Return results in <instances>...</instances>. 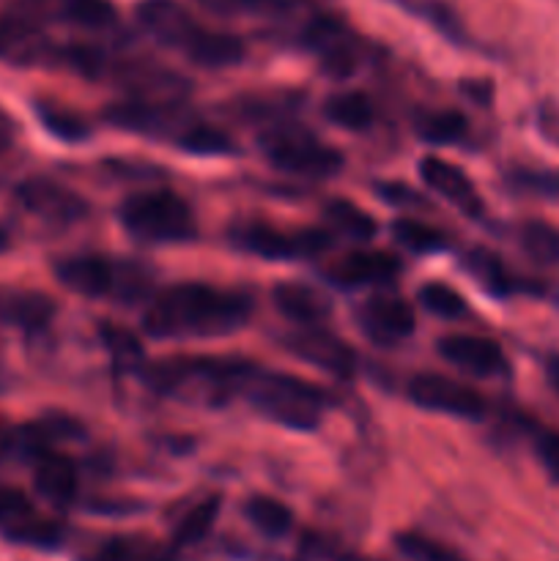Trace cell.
Listing matches in <instances>:
<instances>
[{
  "label": "cell",
  "mask_w": 559,
  "mask_h": 561,
  "mask_svg": "<svg viewBox=\"0 0 559 561\" xmlns=\"http://www.w3.org/2000/svg\"><path fill=\"white\" fill-rule=\"evenodd\" d=\"M252 299L241 290L179 283L159 290L142 312V332L157 340L225 337L250 321Z\"/></svg>",
  "instance_id": "6da1fadb"
},
{
  "label": "cell",
  "mask_w": 559,
  "mask_h": 561,
  "mask_svg": "<svg viewBox=\"0 0 559 561\" xmlns=\"http://www.w3.org/2000/svg\"><path fill=\"white\" fill-rule=\"evenodd\" d=\"M255 370L258 367L252 362L228 359V356H170V359L146 362L140 376L153 392L164 398L223 405L233 394H244V387Z\"/></svg>",
  "instance_id": "7a4b0ae2"
},
{
  "label": "cell",
  "mask_w": 559,
  "mask_h": 561,
  "mask_svg": "<svg viewBox=\"0 0 559 561\" xmlns=\"http://www.w3.org/2000/svg\"><path fill=\"white\" fill-rule=\"evenodd\" d=\"M55 277L60 285L80 296L91 299H118L140 301L151 288V274L135 261H118V257L99 255V252H82V255H66L55 263Z\"/></svg>",
  "instance_id": "3957f363"
},
{
  "label": "cell",
  "mask_w": 559,
  "mask_h": 561,
  "mask_svg": "<svg viewBox=\"0 0 559 561\" xmlns=\"http://www.w3.org/2000/svg\"><path fill=\"white\" fill-rule=\"evenodd\" d=\"M244 398L255 405L258 414L290 431H316L327 409V398L316 383L261 367L244 387Z\"/></svg>",
  "instance_id": "277c9868"
},
{
  "label": "cell",
  "mask_w": 559,
  "mask_h": 561,
  "mask_svg": "<svg viewBox=\"0 0 559 561\" xmlns=\"http://www.w3.org/2000/svg\"><path fill=\"white\" fill-rule=\"evenodd\" d=\"M118 219L126 233L146 244H184L197 233L190 203L170 190L135 192L118 206Z\"/></svg>",
  "instance_id": "5b68a950"
},
{
  "label": "cell",
  "mask_w": 559,
  "mask_h": 561,
  "mask_svg": "<svg viewBox=\"0 0 559 561\" xmlns=\"http://www.w3.org/2000/svg\"><path fill=\"white\" fill-rule=\"evenodd\" d=\"M263 157L274 170L288 175H305V179H329L343 168V157L338 148L318 140L312 131L296 124H277L261 131L258 137Z\"/></svg>",
  "instance_id": "8992f818"
},
{
  "label": "cell",
  "mask_w": 559,
  "mask_h": 561,
  "mask_svg": "<svg viewBox=\"0 0 559 561\" xmlns=\"http://www.w3.org/2000/svg\"><path fill=\"white\" fill-rule=\"evenodd\" d=\"M230 241L250 255L266 257V261H299V257H316L332 247V233L318 228H274L261 219H244L230 228Z\"/></svg>",
  "instance_id": "52a82bcc"
},
{
  "label": "cell",
  "mask_w": 559,
  "mask_h": 561,
  "mask_svg": "<svg viewBox=\"0 0 559 561\" xmlns=\"http://www.w3.org/2000/svg\"><path fill=\"white\" fill-rule=\"evenodd\" d=\"M104 118L124 131L153 137V140H173L184 135L186 126L195 121V115L184 113L173 102H157V99H126L115 102L104 110Z\"/></svg>",
  "instance_id": "ba28073f"
},
{
  "label": "cell",
  "mask_w": 559,
  "mask_h": 561,
  "mask_svg": "<svg viewBox=\"0 0 559 561\" xmlns=\"http://www.w3.org/2000/svg\"><path fill=\"white\" fill-rule=\"evenodd\" d=\"M409 398L420 409L458 416V420H482L486 414V400L480 392L436 373H420L411 378Z\"/></svg>",
  "instance_id": "9c48e42d"
},
{
  "label": "cell",
  "mask_w": 559,
  "mask_h": 561,
  "mask_svg": "<svg viewBox=\"0 0 559 561\" xmlns=\"http://www.w3.org/2000/svg\"><path fill=\"white\" fill-rule=\"evenodd\" d=\"M283 345L288 354L318 370L329 373L334 378H354L356 373V354L349 343L334 337L332 332L321 327H299L296 332L285 334Z\"/></svg>",
  "instance_id": "30bf717a"
},
{
  "label": "cell",
  "mask_w": 559,
  "mask_h": 561,
  "mask_svg": "<svg viewBox=\"0 0 559 561\" xmlns=\"http://www.w3.org/2000/svg\"><path fill=\"white\" fill-rule=\"evenodd\" d=\"M301 42H305L307 49L318 55L321 69L329 77H334V80L351 77L356 66H360V47H356L354 36L334 16H316V20L307 22Z\"/></svg>",
  "instance_id": "8fae6325"
},
{
  "label": "cell",
  "mask_w": 559,
  "mask_h": 561,
  "mask_svg": "<svg viewBox=\"0 0 559 561\" xmlns=\"http://www.w3.org/2000/svg\"><path fill=\"white\" fill-rule=\"evenodd\" d=\"M16 203L33 217L53 225H75L85 219L88 203L69 186L53 179H25L16 186Z\"/></svg>",
  "instance_id": "7c38bea8"
},
{
  "label": "cell",
  "mask_w": 559,
  "mask_h": 561,
  "mask_svg": "<svg viewBox=\"0 0 559 561\" xmlns=\"http://www.w3.org/2000/svg\"><path fill=\"white\" fill-rule=\"evenodd\" d=\"M356 323L370 343L392 348L414 334V310L400 296H373L356 310Z\"/></svg>",
  "instance_id": "4fadbf2b"
},
{
  "label": "cell",
  "mask_w": 559,
  "mask_h": 561,
  "mask_svg": "<svg viewBox=\"0 0 559 561\" xmlns=\"http://www.w3.org/2000/svg\"><path fill=\"white\" fill-rule=\"evenodd\" d=\"M403 272V263L392 255V252L381 250H356L349 252L345 257H340L338 263L323 272V277L329 279V285L334 288H367V285H387L395 283Z\"/></svg>",
  "instance_id": "5bb4252c"
},
{
  "label": "cell",
  "mask_w": 559,
  "mask_h": 561,
  "mask_svg": "<svg viewBox=\"0 0 559 561\" xmlns=\"http://www.w3.org/2000/svg\"><path fill=\"white\" fill-rule=\"evenodd\" d=\"M135 11L140 25L146 27L159 44L181 49V53H186L192 38L201 31V25L192 20V14L179 3V0H140Z\"/></svg>",
  "instance_id": "9a60e30c"
},
{
  "label": "cell",
  "mask_w": 559,
  "mask_h": 561,
  "mask_svg": "<svg viewBox=\"0 0 559 561\" xmlns=\"http://www.w3.org/2000/svg\"><path fill=\"white\" fill-rule=\"evenodd\" d=\"M438 354L458 370L480 378L502 376L507 370V359L499 343L477 334H447L438 340Z\"/></svg>",
  "instance_id": "2e32d148"
},
{
  "label": "cell",
  "mask_w": 559,
  "mask_h": 561,
  "mask_svg": "<svg viewBox=\"0 0 559 561\" xmlns=\"http://www.w3.org/2000/svg\"><path fill=\"white\" fill-rule=\"evenodd\" d=\"M420 175L427 184V190L436 192L442 201H447L449 206L464 211L466 217L477 219L482 214V197L477 195L475 184H471L469 175L460 168H455V164L444 162L438 157H425L420 162Z\"/></svg>",
  "instance_id": "e0dca14e"
},
{
  "label": "cell",
  "mask_w": 559,
  "mask_h": 561,
  "mask_svg": "<svg viewBox=\"0 0 559 561\" xmlns=\"http://www.w3.org/2000/svg\"><path fill=\"white\" fill-rule=\"evenodd\" d=\"M58 307L42 290L0 285V323L22 329V332H42L49 327Z\"/></svg>",
  "instance_id": "ac0fdd59"
},
{
  "label": "cell",
  "mask_w": 559,
  "mask_h": 561,
  "mask_svg": "<svg viewBox=\"0 0 559 561\" xmlns=\"http://www.w3.org/2000/svg\"><path fill=\"white\" fill-rule=\"evenodd\" d=\"M33 485L55 507H69L77 496V466L64 453L44 449L33 458Z\"/></svg>",
  "instance_id": "d6986e66"
},
{
  "label": "cell",
  "mask_w": 559,
  "mask_h": 561,
  "mask_svg": "<svg viewBox=\"0 0 559 561\" xmlns=\"http://www.w3.org/2000/svg\"><path fill=\"white\" fill-rule=\"evenodd\" d=\"M272 301L280 316L288 318L296 327H318L329 316V301L316 288L301 283L274 285Z\"/></svg>",
  "instance_id": "ffe728a7"
},
{
  "label": "cell",
  "mask_w": 559,
  "mask_h": 561,
  "mask_svg": "<svg viewBox=\"0 0 559 561\" xmlns=\"http://www.w3.org/2000/svg\"><path fill=\"white\" fill-rule=\"evenodd\" d=\"M184 55L192 64L203 66V69H225V66H236L244 58V42L239 36H233V33H219L201 27Z\"/></svg>",
  "instance_id": "44dd1931"
},
{
  "label": "cell",
  "mask_w": 559,
  "mask_h": 561,
  "mask_svg": "<svg viewBox=\"0 0 559 561\" xmlns=\"http://www.w3.org/2000/svg\"><path fill=\"white\" fill-rule=\"evenodd\" d=\"M464 268L491 296H502V299H504V296L521 294V290L529 288V285H524V279L515 277V274L510 272V268L504 266V263L499 261L497 255H493V252L480 250V247H477V250L466 252V255H464Z\"/></svg>",
  "instance_id": "7402d4cb"
},
{
  "label": "cell",
  "mask_w": 559,
  "mask_h": 561,
  "mask_svg": "<svg viewBox=\"0 0 559 561\" xmlns=\"http://www.w3.org/2000/svg\"><path fill=\"white\" fill-rule=\"evenodd\" d=\"M80 561H168V551L146 537H110Z\"/></svg>",
  "instance_id": "603a6c76"
},
{
  "label": "cell",
  "mask_w": 559,
  "mask_h": 561,
  "mask_svg": "<svg viewBox=\"0 0 559 561\" xmlns=\"http://www.w3.org/2000/svg\"><path fill=\"white\" fill-rule=\"evenodd\" d=\"M323 219L332 225L334 233L351 241H373L378 233V222L367 211L349 201H329L323 206Z\"/></svg>",
  "instance_id": "cb8c5ba5"
},
{
  "label": "cell",
  "mask_w": 559,
  "mask_h": 561,
  "mask_svg": "<svg viewBox=\"0 0 559 561\" xmlns=\"http://www.w3.org/2000/svg\"><path fill=\"white\" fill-rule=\"evenodd\" d=\"M217 16H252V20H283L296 11V0H195Z\"/></svg>",
  "instance_id": "d4e9b609"
},
{
  "label": "cell",
  "mask_w": 559,
  "mask_h": 561,
  "mask_svg": "<svg viewBox=\"0 0 559 561\" xmlns=\"http://www.w3.org/2000/svg\"><path fill=\"white\" fill-rule=\"evenodd\" d=\"M323 115H327L332 124L343 126V129L362 131L373 124V104L365 93L360 91H345L334 93L323 104Z\"/></svg>",
  "instance_id": "484cf974"
},
{
  "label": "cell",
  "mask_w": 559,
  "mask_h": 561,
  "mask_svg": "<svg viewBox=\"0 0 559 561\" xmlns=\"http://www.w3.org/2000/svg\"><path fill=\"white\" fill-rule=\"evenodd\" d=\"M417 135L433 146H447V142H458L466 135L469 124L458 110H427L414 118Z\"/></svg>",
  "instance_id": "4316f807"
},
{
  "label": "cell",
  "mask_w": 559,
  "mask_h": 561,
  "mask_svg": "<svg viewBox=\"0 0 559 561\" xmlns=\"http://www.w3.org/2000/svg\"><path fill=\"white\" fill-rule=\"evenodd\" d=\"M175 146L186 153H195V157H230V153H236L233 140L223 129L201 118L186 126V131L179 137Z\"/></svg>",
  "instance_id": "83f0119b"
},
{
  "label": "cell",
  "mask_w": 559,
  "mask_h": 561,
  "mask_svg": "<svg viewBox=\"0 0 559 561\" xmlns=\"http://www.w3.org/2000/svg\"><path fill=\"white\" fill-rule=\"evenodd\" d=\"M244 515L266 537H285L294 529V513L283 502H277V499L252 496L244 504Z\"/></svg>",
  "instance_id": "f1b7e54d"
},
{
  "label": "cell",
  "mask_w": 559,
  "mask_h": 561,
  "mask_svg": "<svg viewBox=\"0 0 559 561\" xmlns=\"http://www.w3.org/2000/svg\"><path fill=\"white\" fill-rule=\"evenodd\" d=\"M400 9H406L409 14L420 16L425 20L427 25L436 27L442 36H447L453 44H464L466 42V27L460 25L458 14L449 9L444 0H395Z\"/></svg>",
  "instance_id": "f546056e"
},
{
  "label": "cell",
  "mask_w": 559,
  "mask_h": 561,
  "mask_svg": "<svg viewBox=\"0 0 559 561\" xmlns=\"http://www.w3.org/2000/svg\"><path fill=\"white\" fill-rule=\"evenodd\" d=\"M44 38L25 22H3L0 25V55L14 64H33L42 58Z\"/></svg>",
  "instance_id": "4dcf8cb0"
},
{
  "label": "cell",
  "mask_w": 559,
  "mask_h": 561,
  "mask_svg": "<svg viewBox=\"0 0 559 561\" xmlns=\"http://www.w3.org/2000/svg\"><path fill=\"white\" fill-rule=\"evenodd\" d=\"M99 337H102L104 348L110 351L115 365L124 367V370H142L146 354H142V345L135 334L121 329L118 323H99Z\"/></svg>",
  "instance_id": "1f68e13d"
},
{
  "label": "cell",
  "mask_w": 559,
  "mask_h": 561,
  "mask_svg": "<svg viewBox=\"0 0 559 561\" xmlns=\"http://www.w3.org/2000/svg\"><path fill=\"white\" fill-rule=\"evenodd\" d=\"M392 236L398 244H403L406 250L417 252V255H427V252L447 250V239H444L442 230L431 228V225L420 222V219H411V217L395 219Z\"/></svg>",
  "instance_id": "d6a6232c"
},
{
  "label": "cell",
  "mask_w": 559,
  "mask_h": 561,
  "mask_svg": "<svg viewBox=\"0 0 559 561\" xmlns=\"http://www.w3.org/2000/svg\"><path fill=\"white\" fill-rule=\"evenodd\" d=\"M36 118L42 121L44 129L49 131L53 137L64 142H80L85 140L91 131H88V124L71 110L60 107V104L53 102H36Z\"/></svg>",
  "instance_id": "836d02e7"
},
{
  "label": "cell",
  "mask_w": 559,
  "mask_h": 561,
  "mask_svg": "<svg viewBox=\"0 0 559 561\" xmlns=\"http://www.w3.org/2000/svg\"><path fill=\"white\" fill-rule=\"evenodd\" d=\"M58 14L88 31H104L115 22V9L110 0H58Z\"/></svg>",
  "instance_id": "e575fe53"
},
{
  "label": "cell",
  "mask_w": 559,
  "mask_h": 561,
  "mask_svg": "<svg viewBox=\"0 0 559 561\" xmlns=\"http://www.w3.org/2000/svg\"><path fill=\"white\" fill-rule=\"evenodd\" d=\"M217 515H219L217 496H208L203 499V502H197L195 507L179 520V526H175V535H173L175 546H195V542H201L203 537L212 531Z\"/></svg>",
  "instance_id": "d590c367"
},
{
  "label": "cell",
  "mask_w": 559,
  "mask_h": 561,
  "mask_svg": "<svg viewBox=\"0 0 559 561\" xmlns=\"http://www.w3.org/2000/svg\"><path fill=\"white\" fill-rule=\"evenodd\" d=\"M521 247L529 257L546 266H559V230L546 222H526L521 228Z\"/></svg>",
  "instance_id": "8d00e7d4"
},
{
  "label": "cell",
  "mask_w": 559,
  "mask_h": 561,
  "mask_svg": "<svg viewBox=\"0 0 559 561\" xmlns=\"http://www.w3.org/2000/svg\"><path fill=\"white\" fill-rule=\"evenodd\" d=\"M507 184L515 192H524V195L559 201V170L515 168L507 173Z\"/></svg>",
  "instance_id": "74e56055"
},
{
  "label": "cell",
  "mask_w": 559,
  "mask_h": 561,
  "mask_svg": "<svg viewBox=\"0 0 559 561\" xmlns=\"http://www.w3.org/2000/svg\"><path fill=\"white\" fill-rule=\"evenodd\" d=\"M417 299H420V305L425 307L427 312H433V316H438V318H447V321L460 318L466 312L464 296L444 283L422 285L420 294H417Z\"/></svg>",
  "instance_id": "f35d334b"
},
{
  "label": "cell",
  "mask_w": 559,
  "mask_h": 561,
  "mask_svg": "<svg viewBox=\"0 0 559 561\" xmlns=\"http://www.w3.org/2000/svg\"><path fill=\"white\" fill-rule=\"evenodd\" d=\"M33 515H36V510L27 502L25 493L16 491V488L0 485V526H3L5 535H11L22 524H27Z\"/></svg>",
  "instance_id": "ab89813d"
},
{
  "label": "cell",
  "mask_w": 559,
  "mask_h": 561,
  "mask_svg": "<svg viewBox=\"0 0 559 561\" xmlns=\"http://www.w3.org/2000/svg\"><path fill=\"white\" fill-rule=\"evenodd\" d=\"M395 546L409 561H460L453 551H447L438 542L427 540V537L417 535V531H403L395 537Z\"/></svg>",
  "instance_id": "60d3db41"
},
{
  "label": "cell",
  "mask_w": 559,
  "mask_h": 561,
  "mask_svg": "<svg viewBox=\"0 0 559 561\" xmlns=\"http://www.w3.org/2000/svg\"><path fill=\"white\" fill-rule=\"evenodd\" d=\"M11 540L22 542V546H36V548H55L64 537V529L53 520L42 518V515H33L27 524H22L20 529L11 531Z\"/></svg>",
  "instance_id": "b9f144b4"
},
{
  "label": "cell",
  "mask_w": 559,
  "mask_h": 561,
  "mask_svg": "<svg viewBox=\"0 0 559 561\" xmlns=\"http://www.w3.org/2000/svg\"><path fill=\"white\" fill-rule=\"evenodd\" d=\"M535 453L546 474L559 482V431H543L535 442Z\"/></svg>",
  "instance_id": "7bdbcfd3"
},
{
  "label": "cell",
  "mask_w": 559,
  "mask_h": 561,
  "mask_svg": "<svg viewBox=\"0 0 559 561\" xmlns=\"http://www.w3.org/2000/svg\"><path fill=\"white\" fill-rule=\"evenodd\" d=\"M376 192L381 201L395 203V206H422L425 203L414 190H409L403 184H378Z\"/></svg>",
  "instance_id": "ee69618b"
},
{
  "label": "cell",
  "mask_w": 559,
  "mask_h": 561,
  "mask_svg": "<svg viewBox=\"0 0 559 561\" xmlns=\"http://www.w3.org/2000/svg\"><path fill=\"white\" fill-rule=\"evenodd\" d=\"M14 455L20 453V427L9 425L5 420H0V466L9 463Z\"/></svg>",
  "instance_id": "f6af8a7d"
},
{
  "label": "cell",
  "mask_w": 559,
  "mask_h": 561,
  "mask_svg": "<svg viewBox=\"0 0 559 561\" xmlns=\"http://www.w3.org/2000/svg\"><path fill=\"white\" fill-rule=\"evenodd\" d=\"M11 140H14V121L0 110V153L9 151Z\"/></svg>",
  "instance_id": "bcb514c9"
},
{
  "label": "cell",
  "mask_w": 559,
  "mask_h": 561,
  "mask_svg": "<svg viewBox=\"0 0 559 561\" xmlns=\"http://www.w3.org/2000/svg\"><path fill=\"white\" fill-rule=\"evenodd\" d=\"M546 373H548V381H551V387L557 389L559 394V356H551V359H548Z\"/></svg>",
  "instance_id": "7dc6e473"
},
{
  "label": "cell",
  "mask_w": 559,
  "mask_h": 561,
  "mask_svg": "<svg viewBox=\"0 0 559 561\" xmlns=\"http://www.w3.org/2000/svg\"><path fill=\"white\" fill-rule=\"evenodd\" d=\"M332 559H334V561H376V559L360 557V553H334Z\"/></svg>",
  "instance_id": "c3c4849f"
},
{
  "label": "cell",
  "mask_w": 559,
  "mask_h": 561,
  "mask_svg": "<svg viewBox=\"0 0 559 561\" xmlns=\"http://www.w3.org/2000/svg\"><path fill=\"white\" fill-rule=\"evenodd\" d=\"M11 247V236H9V230L3 228V225H0V255H3L5 250H9Z\"/></svg>",
  "instance_id": "681fc988"
}]
</instances>
